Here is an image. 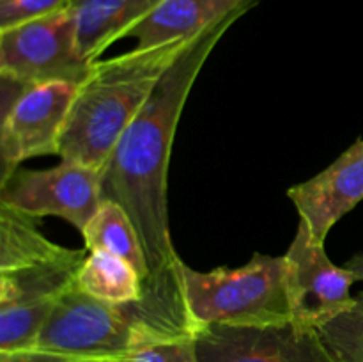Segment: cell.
<instances>
[{"mask_svg": "<svg viewBox=\"0 0 363 362\" xmlns=\"http://www.w3.org/2000/svg\"><path fill=\"white\" fill-rule=\"evenodd\" d=\"M257 4L243 0L191 38L121 135L101 172L103 199L119 202L131 216L151 275L179 261L170 236L167 195L170 151L184 103L220 39Z\"/></svg>", "mask_w": 363, "mask_h": 362, "instance_id": "6da1fadb", "label": "cell"}, {"mask_svg": "<svg viewBox=\"0 0 363 362\" xmlns=\"http://www.w3.org/2000/svg\"><path fill=\"white\" fill-rule=\"evenodd\" d=\"M181 261L152 273L135 302L98 300L73 286L55 304L35 346L116 361L152 344L195 339L199 327L188 311Z\"/></svg>", "mask_w": 363, "mask_h": 362, "instance_id": "7a4b0ae2", "label": "cell"}, {"mask_svg": "<svg viewBox=\"0 0 363 362\" xmlns=\"http://www.w3.org/2000/svg\"><path fill=\"white\" fill-rule=\"evenodd\" d=\"M191 38L94 60L78 85L60 141V158L103 172L121 135Z\"/></svg>", "mask_w": 363, "mask_h": 362, "instance_id": "3957f363", "label": "cell"}, {"mask_svg": "<svg viewBox=\"0 0 363 362\" xmlns=\"http://www.w3.org/2000/svg\"><path fill=\"white\" fill-rule=\"evenodd\" d=\"M87 254L53 243L38 219L0 204V351L35 346Z\"/></svg>", "mask_w": 363, "mask_h": 362, "instance_id": "277c9868", "label": "cell"}, {"mask_svg": "<svg viewBox=\"0 0 363 362\" xmlns=\"http://www.w3.org/2000/svg\"><path fill=\"white\" fill-rule=\"evenodd\" d=\"M188 311L199 332L209 325L269 327L291 322L286 259L255 252L238 268L199 272L181 261Z\"/></svg>", "mask_w": 363, "mask_h": 362, "instance_id": "5b68a950", "label": "cell"}, {"mask_svg": "<svg viewBox=\"0 0 363 362\" xmlns=\"http://www.w3.org/2000/svg\"><path fill=\"white\" fill-rule=\"evenodd\" d=\"M91 66L78 55L69 7L0 31V78L25 87L52 80L80 84Z\"/></svg>", "mask_w": 363, "mask_h": 362, "instance_id": "8992f818", "label": "cell"}, {"mask_svg": "<svg viewBox=\"0 0 363 362\" xmlns=\"http://www.w3.org/2000/svg\"><path fill=\"white\" fill-rule=\"evenodd\" d=\"M101 201V172L67 160L50 169L18 167L0 180V204L38 220L59 216L80 233Z\"/></svg>", "mask_w": 363, "mask_h": 362, "instance_id": "52a82bcc", "label": "cell"}, {"mask_svg": "<svg viewBox=\"0 0 363 362\" xmlns=\"http://www.w3.org/2000/svg\"><path fill=\"white\" fill-rule=\"evenodd\" d=\"M78 85L69 80L28 85L4 110L0 121V180L27 160L60 155V141Z\"/></svg>", "mask_w": 363, "mask_h": 362, "instance_id": "ba28073f", "label": "cell"}, {"mask_svg": "<svg viewBox=\"0 0 363 362\" xmlns=\"http://www.w3.org/2000/svg\"><path fill=\"white\" fill-rule=\"evenodd\" d=\"M284 259L287 300L294 325L319 330L353 304L351 286L357 279L328 258L325 241L315 240L303 222H298V231Z\"/></svg>", "mask_w": 363, "mask_h": 362, "instance_id": "9c48e42d", "label": "cell"}, {"mask_svg": "<svg viewBox=\"0 0 363 362\" xmlns=\"http://www.w3.org/2000/svg\"><path fill=\"white\" fill-rule=\"evenodd\" d=\"M201 362H340L319 330L293 322L269 327L209 325L195 336Z\"/></svg>", "mask_w": 363, "mask_h": 362, "instance_id": "30bf717a", "label": "cell"}, {"mask_svg": "<svg viewBox=\"0 0 363 362\" xmlns=\"http://www.w3.org/2000/svg\"><path fill=\"white\" fill-rule=\"evenodd\" d=\"M300 222L318 241H326L332 227L363 201V138L332 165L287 190Z\"/></svg>", "mask_w": 363, "mask_h": 362, "instance_id": "8fae6325", "label": "cell"}, {"mask_svg": "<svg viewBox=\"0 0 363 362\" xmlns=\"http://www.w3.org/2000/svg\"><path fill=\"white\" fill-rule=\"evenodd\" d=\"M162 0H71L78 55L94 62L112 43L144 20Z\"/></svg>", "mask_w": 363, "mask_h": 362, "instance_id": "7c38bea8", "label": "cell"}, {"mask_svg": "<svg viewBox=\"0 0 363 362\" xmlns=\"http://www.w3.org/2000/svg\"><path fill=\"white\" fill-rule=\"evenodd\" d=\"M241 2L243 0H162L144 20L128 31L124 39H137L135 48L145 50L191 38Z\"/></svg>", "mask_w": 363, "mask_h": 362, "instance_id": "4fadbf2b", "label": "cell"}, {"mask_svg": "<svg viewBox=\"0 0 363 362\" xmlns=\"http://www.w3.org/2000/svg\"><path fill=\"white\" fill-rule=\"evenodd\" d=\"M82 236L85 251L106 252L123 258L138 270L144 283L151 275L137 227L119 202L103 199L99 208L82 231Z\"/></svg>", "mask_w": 363, "mask_h": 362, "instance_id": "5bb4252c", "label": "cell"}, {"mask_svg": "<svg viewBox=\"0 0 363 362\" xmlns=\"http://www.w3.org/2000/svg\"><path fill=\"white\" fill-rule=\"evenodd\" d=\"M74 286L98 300L123 304L135 302L144 293V279L123 258L106 252H89L78 268Z\"/></svg>", "mask_w": 363, "mask_h": 362, "instance_id": "9a60e30c", "label": "cell"}, {"mask_svg": "<svg viewBox=\"0 0 363 362\" xmlns=\"http://www.w3.org/2000/svg\"><path fill=\"white\" fill-rule=\"evenodd\" d=\"M319 334L340 362H363V293Z\"/></svg>", "mask_w": 363, "mask_h": 362, "instance_id": "2e32d148", "label": "cell"}, {"mask_svg": "<svg viewBox=\"0 0 363 362\" xmlns=\"http://www.w3.org/2000/svg\"><path fill=\"white\" fill-rule=\"evenodd\" d=\"M69 6L71 0H0V31L59 13Z\"/></svg>", "mask_w": 363, "mask_h": 362, "instance_id": "e0dca14e", "label": "cell"}, {"mask_svg": "<svg viewBox=\"0 0 363 362\" xmlns=\"http://www.w3.org/2000/svg\"><path fill=\"white\" fill-rule=\"evenodd\" d=\"M116 362H201L199 361L195 339L170 341L152 344L142 350L128 353Z\"/></svg>", "mask_w": 363, "mask_h": 362, "instance_id": "ac0fdd59", "label": "cell"}, {"mask_svg": "<svg viewBox=\"0 0 363 362\" xmlns=\"http://www.w3.org/2000/svg\"><path fill=\"white\" fill-rule=\"evenodd\" d=\"M96 358L78 357L62 351L45 350V348H27L16 351H0V362H92Z\"/></svg>", "mask_w": 363, "mask_h": 362, "instance_id": "d6986e66", "label": "cell"}, {"mask_svg": "<svg viewBox=\"0 0 363 362\" xmlns=\"http://www.w3.org/2000/svg\"><path fill=\"white\" fill-rule=\"evenodd\" d=\"M344 268H346L347 272H350L351 275L357 279V283H358V280H363V252H360V254H357V256H353L350 261H346Z\"/></svg>", "mask_w": 363, "mask_h": 362, "instance_id": "ffe728a7", "label": "cell"}, {"mask_svg": "<svg viewBox=\"0 0 363 362\" xmlns=\"http://www.w3.org/2000/svg\"><path fill=\"white\" fill-rule=\"evenodd\" d=\"M117 361V358H116ZM116 361H92V362H116Z\"/></svg>", "mask_w": 363, "mask_h": 362, "instance_id": "44dd1931", "label": "cell"}]
</instances>
